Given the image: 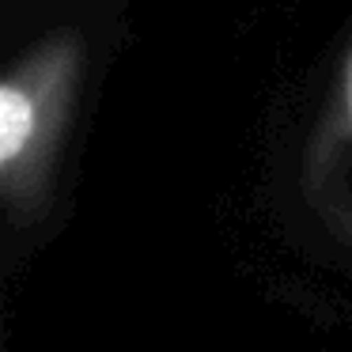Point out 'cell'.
Listing matches in <instances>:
<instances>
[{
  "label": "cell",
  "mask_w": 352,
  "mask_h": 352,
  "mask_svg": "<svg viewBox=\"0 0 352 352\" xmlns=\"http://www.w3.org/2000/svg\"><path fill=\"white\" fill-rule=\"evenodd\" d=\"M303 190L322 220L352 243V46L344 50L333 95L314 125Z\"/></svg>",
  "instance_id": "obj_2"
},
{
  "label": "cell",
  "mask_w": 352,
  "mask_h": 352,
  "mask_svg": "<svg viewBox=\"0 0 352 352\" xmlns=\"http://www.w3.org/2000/svg\"><path fill=\"white\" fill-rule=\"evenodd\" d=\"M80 76L84 46L61 31L23 50L0 80V201L19 228L38 223L54 201Z\"/></svg>",
  "instance_id": "obj_1"
}]
</instances>
